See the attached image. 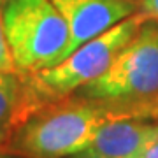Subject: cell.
<instances>
[{"label": "cell", "mask_w": 158, "mask_h": 158, "mask_svg": "<svg viewBox=\"0 0 158 158\" xmlns=\"http://www.w3.org/2000/svg\"><path fill=\"white\" fill-rule=\"evenodd\" d=\"M114 119H148L125 104L93 100L77 93L46 102L19 121L6 151L23 158H70Z\"/></svg>", "instance_id": "cell-1"}, {"label": "cell", "mask_w": 158, "mask_h": 158, "mask_svg": "<svg viewBox=\"0 0 158 158\" xmlns=\"http://www.w3.org/2000/svg\"><path fill=\"white\" fill-rule=\"evenodd\" d=\"M76 93L125 104L158 121V19H144L113 65Z\"/></svg>", "instance_id": "cell-2"}, {"label": "cell", "mask_w": 158, "mask_h": 158, "mask_svg": "<svg viewBox=\"0 0 158 158\" xmlns=\"http://www.w3.org/2000/svg\"><path fill=\"white\" fill-rule=\"evenodd\" d=\"M2 21L18 74L30 76L65 58L70 32L51 0H4Z\"/></svg>", "instance_id": "cell-3"}, {"label": "cell", "mask_w": 158, "mask_h": 158, "mask_svg": "<svg viewBox=\"0 0 158 158\" xmlns=\"http://www.w3.org/2000/svg\"><path fill=\"white\" fill-rule=\"evenodd\" d=\"M142 21L144 18L137 11L134 16L127 18L107 32L79 46L60 63L25 76L35 107L46 102L72 95L98 79L113 65L116 56L125 49L130 39L137 34Z\"/></svg>", "instance_id": "cell-4"}, {"label": "cell", "mask_w": 158, "mask_h": 158, "mask_svg": "<svg viewBox=\"0 0 158 158\" xmlns=\"http://www.w3.org/2000/svg\"><path fill=\"white\" fill-rule=\"evenodd\" d=\"M62 12L70 32L65 58L79 46L98 37L123 19L134 16L137 9L128 0H51ZM63 58V60H65Z\"/></svg>", "instance_id": "cell-5"}, {"label": "cell", "mask_w": 158, "mask_h": 158, "mask_svg": "<svg viewBox=\"0 0 158 158\" xmlns=\"http://www.w3.org/2000/svg\"><path fill=\"white\" fill-rule=\"evenodd\" d=\"M156 141V119H114L97 132L83 151L70 158H142Z\"/></svg>", "instance_id": "cell-6"}, {"label": "cell", "mask_w": 158, "mask_h": 158, "mask_svg": "<svg viewBox=\"0 0 158 158\" xmlns=\"http://www.w3.org/2000/svg\"><path fill=\"white\" fill-rule=\"evenodd\" d=\"M35 109L23 74L0 70V149H6L12 132L27 114Z\"/></svg>", "instance_id": "cell-7"}, {"label": "cell", "mask_w": 158, "mask_h": 158, "mask_svg": "<svg viewBox=\"0 0 158 158\" xmlns=\"http://www.w3.org/2000/svg\"><path fill=\"white\" fill-rule=\"evenodd\" d=\"M2 2L0 0V70L2 72H16L14 63H12L11 53L7 48V40H6V34H4V21H2Z\"/></svg>", "instance_id": "cell-8"}, {"label": "cell", "mask_w": 158, "mask_h": 158, "mask_svg": "<svg viewBox=\"0 0 158 158\" xmlns=\"http://www.w3.org/2000/svg\"><path fill=\"white\" fill-rule=\"evenodd\" d=\"M139 14L144 19H158V0H142Z\"/></svg>", "instance_id": "cell-9"}, {"label": "cell", "mask_w": 158, "mask_h": 158, "mask_svg": "<svg viewBox=\"0 0 158 158\" xmlns=\"http://www.w3.org/2000/svg\"><path fill=\"white\" fill-rule=\"evenodd\" d=\"M142 158H158V141L148 148V151L144 153V156Z\"/></svg>", "instance_id": "cell-10"}, {"label": "cell", "mask_w": 158, "mask_h": 158, "mask_svg": "<svg viewBox=\"0 0 158 158\" xmlns=\"http://www.w3.org/2000/svg\"><path fill=\"white\" fill-rule=\"evenodd\" d=\"M0 158H23L19 155H14L11 151H6V149H0Z\"/></svg>", "instance_id": "cell-11"}, {"label": "cell", "mask_w": 158, "mask_h": 158, "mask_svg": "<svg viewBox=\"0 0 158 158\" xmlns=\"http://www.w3.org/2000/svg\"><path fill=\"white\" fill-rule=\"evenodd\" d=\"M128 2H132V4H134V6L137 7V9H139V6L142 4V0H128Z\"/></svg>", "instance_id": "cell-12"}]
</instances>
